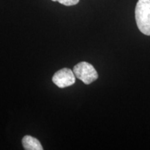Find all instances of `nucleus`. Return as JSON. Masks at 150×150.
Returning <instances> with one entry per match:
<instances>
[{
  "instance_id": "f257e3e1",
  "label": "nucleus",
  "mask_w": 150,
  "mask_h": 150,
  "mask_svg": "<svg viewBox=\"0 0 150 150\" xmlns=\"http://www.w3.org/2000/svg\"><path fill=\"white\" fill-rule=\"evenodd\" d=\"M137 27L146 35H150V0H138L135 9Z\"/></svg>"
},
{
  "instance_id": "f03ea898",
  "label": "nucleus",
  "mask_w": 150,
  "mask_h": 150,
  "mask_svg": "<svg viewBox=\"0 0 150 150\" xmlns=\"http://www.w3.org/2000/svg\"><path fill=\"white\" fill-rule=\"evenodd\" d=\"M75 76L85 84H91L98 79V73L93 65L87 62H81L73 68Z\"/></svg>"
},
{
  "instance_id": "7ed1b4c3",
  "label": "nucleus",
  "mask_w": 150,
  "mask_h": 150,
  "mask_svg": "<svg viewBox=\"0 0 150 150\" xmlns=\"http://www.w3.org/2000/svg\"><path fill=\"white\" fill-rule=\"evenodd\" d=\"M76 79L74 72L68 68H63L57 71L52 77L54 83L61 88L73 85Z\"/></svg>"
},
{
  "instance_id": "20e7f679",
  "label": "nucleus",
  "mask_w": 150,
  "mask_h": 150,
  "mask_svg": "<svg viewBox=\"0 0 150 150\" xmlns=\"http://www.w3.org/2000/svg\"><path fill=\"white\" fill-rule=\"evenodd\" d=\"M22 145L26 150H42L40 141L31 136H25L22 138Z\"/></svg>"
},
{
  "instance_id": "39448f33",
  "label": "nucleus",
  "mask_w": 150,
  "mask_h": 150,
  "mask_svg": "<svg viewBox=\"0 0 150 150\" xmlns=\"http://www.w3.org/2000/svg\"><path fill=\"white\" fill-rule=\"evenodd\" d=\"M53 1H58L61 4H63L67 6H73L77 4L79 1V0H52Z\"/></svg>"
}]
</instances>
